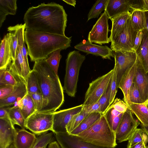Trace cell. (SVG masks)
<instances>
[{"instance_id":"obj_59","label":"cell","mask_w":148,"mask_h":148,"mask_svg":"<svg viewBox=\"0 0 148 148\" xmlns=\"http://www.w3.org/2000/svg\"></svg>"},{"instance_id":"obj_9","label":"cell","mask_w":148,"mask_h":148,"mask_svg":"<svg viewBox=\"0 0 148 148\" xmlns=\"http://www.w3.org/2000/svg\"><path fill=\"white\" fill-rule=\"evenodd\" d=\"M137 32L133 29L129 18L123 30L111 42L110 48L113 51H134V42Z\"/></svg>"},{"instance_id":"obj_54","label":"cell","mask_w":148,"mask_h":148,"mask_svg":"<svg viewBox=\"0 0 148 148\" xmlns=\"http://www.w3.org/2000/svg\"><path fill=\"white\" fill-rule=\"evenodd\" d=\"M8 148H15L13 144H11Z\"/></svg>"},{"instance_id":"obj_53","label":"cell","mask_w":148,"mask_h":148,"mask_svg":"<svg viewBox=\"0 0 148 148\" xmlns=\"http://www.w3.org/2000/svg\"><path fill=\"white\" fill-rule=\"evenodd\" d=\"M146 21V29L148 32V11H145Z\"/></svg>"},{"instance_id":"obj_42","label":"cell","mask_w":148,"mask_h":148,"mask_svg":"<svg viewBox=\"0 0 148 148\" xmlns=\"http://www.w3.org/2000/svg\"><path fill=\"white\" fill-rule=\"evenodd\" d=\"M113 71L112 77L110 88V103L111 105L113 102L116 93L117 88L116 83V68L114 66L113 69Z\"/></svg>"},{"instance_id":"obj_46","label":"cell","mask_w":148,"mask_h":148,"mask_svg":"<svg viewBox=\"0 0 148 148\" xmlns=\"http://www.w3.org/2000/svg\"><path fill=\"white\" fill-rule=\"evenodd\" d=\"M83 108L89 113L93 112H99L101 113L99 105L97 102L90 105H83Z\"/></svg>"},{"instance_id":"obj_6","label":"cell","mask_w":148,"mask_h":148,"mask_svg":"<svg viewBox=\"0 0 148 148\" xmlns=\"http://www.w3.org/2000/svg\"><path fill=\"white\" fill-rule=\"evenodd\" d=\"M18 43L16 55L9 69L19 80L26 83L27 77L31 71L27 65L22 51V46L24 42V32L26 28L25 24H18Z\"/></svg>"},{"instance_id":"obj_58","label":"cell","mask_w":148,"mask_h":148,"mask_svg":"<svg viewBox=\"0 0 148 148\" xmlns=\"http://www.w3.org/2000/svg\"><path fill=\"white\" fill-rule=\"evenodd\" d=\"M46 148V147H43V148Z\"/></svg>"},{"instance_id":"obj_27","label":"cell","mask_w":148,"mask_h":148,"mask_svg":"<svg viewBox=\"0 0 148 148\" xmlns=\"http://www.w3.org/2000/svg\"><path fill=\"white\" fill-rule=\"evenodd\" d=\"M16 0H0V27L9 14H16L17 9Z\"/></svg>"},{"instance_id":"obj_3","label":"cell","mask_w":148,"mask_h":148,"mask_svg":"<svg viewBox=\"0 0 148 148\" xmlns=\"http://www.w3.org/2000/svg\"><path fill=\"white\" fill-rule=\"evenodd\" d=\"M24 40L31 60L46 59L53 52L66 49L71 46V37L34 31L26 29Z\"/></svg>"},{"instance_id":"obj_38","label":"cell","mask_w":148,"mask_h":148,"mask_svg":"<svg viewBox=\"0 0 148 148\" xmlns=\"http://www.w3.org/2000/svg\"><path fill=\"white\" fill-rule=\"evenodd\" d=\"M108 0H97L90 10L88 15L87 21L97 18L102 11L105 10Z\"/></svg>"},{"instance_id":"obj_39","label":"cell","mask_w":148,"mask_h":148,"mask_svg":"<svg viewBox=\"0 0 148 148\" xmlns=\"http://www.w3.org/2000/svg\"><path fill=\"white\" fill-rule=\"evenodd\" d=\"M111 80L106 90L97 101L99 105L101 113L103 114L110 105V100Z\"/></svg>"},{"instance_id":"obj_45","label":"cell","mask_w":148,"mask_h":148,"mask_svg":"<svg viewBox=\"0 0 148 148\" xmlns=\"http://www.w3.org/2000/svg\"><path fill=\"white\" fill-rule=\"evenodd\" d=\"M14 86L5 85L0 86V99H3L8 97L13 91Z\"/></svg>"},{"instance_id":"obj_14","label":"cell","mask_w":148,"mask_h":148,"mask_svg":"<svg viewBox=\"0 0 148 148\" xmlns=\"http://www.w3.org/2000/svg\"><path fill=\"white\" fill-rule=\"evenodd\" d=\"M55 138L62 148H114L98 146L82 140L77 135L67 132L55 134Z\"/></svg>"},{"instance_id":"obj_57","label":"cell","mask_w":148,"mask_h":148,"mask_svg":"<svg viewBox=\"0 0 148 148\" xmlns=\"http://www.w3.org/2000/svg\"><path fill=\"white\" fill-rule=\"evenodd\" d=\"M147 108H148V104L146 105Z\"/></svg>"},{"instance_id":"obj_22","label":"cell","mask_w":148,"mask_h":148,"mask_svg":"<svg viewBox=\"0 0 148 148\" xmlns=\"http://www.w3.org/2000/svg\"><path fill=\"white\" fill-rule=\"evenodd\" d=\"M27 93L26 83L21 80L14 86L11 94L6 98L0 99V108L11 106L23 98Z\"/></svg>"},{"instance_id":"obj_55","label":"cell","mask_w":148,"mask_h":148,"mask_svg":"<svg viewBox=\"0 0 148 148\" xmlns=\"http://www.w3.org/2000/svg\"><path fill=\"white\" fill-rule=\"evenodd\" d=\"M143 103L146 106L148 104V100L144 103Z\"/></svg>"},{"instance_id":"obj_41","label":"cell","mask_w":148,"mask_h":148,"mask_svg":"<svg viewBox=\"0 0 148 148\" xmlns=\"http://www.w3.org/2000/svg\"><path fill=\"white\" fill-rule=\"evenodd\" d=\"M129 97L132 103H143L138 88L135 83H133L129 91Z\"/></svg>"},{"instance_id":"obj_52","label":"cell","mask_w":148,"mask_h":148,"mask_svg":"<svg viewBox=\"0 0 148 148\" xmlns=\"http://www.w3.org/2000/svg\"><path fill=\"white\" fill-rule=\"evenodd\" d=\"M67 4L71 5L75 7L76 5V1L75 0H63Z\"/></svg>"},{"instance_id":"obj_4","label":"cell","mask_w":148,"mask_h":148,"mask_svg":"<svg viewBox=\"0 0 148 148\" xmlns=\"http://www.w3.org/2000/svg\"><path fill=\"white\" fill-rule=\"evenodd\" d=\"M77 135L84 141L102 147L114 148L117 145L115 132L103 114L88 128Z\"/></svg>"},{"instance_id":"obj_47","label":"cell","mask_w":148,"mask_h":148,"mask_svg":"<svg viewBox=\"0 0 148 148\" xmlns=\"http://www.w3.org/2000/svg\"><path fill=\"white\" fill-rule=\"evenodd\" d=\"M143 38V30L138 31L136 34L134 42L133 50L136 51L141 45Z\"/></svg>"},{"instance_id":"obj_50","label":"cell","mask_w":148,"mask_h":148,"mask_svg":"<svg viewBox=\"0 0 148 148\" xmlns=\"http://www.w3.org/2000/svg\"><path fill=\"white\" fill-rule=\"evenodd\" d=\"M48 148H60L56 141H53L49 144Z\"/></svg>"},{"instance_id":"obj_31","label":"cell","mask_w":148,"mask_h":148,"mask_svg":"<svg viewBox=\"0 0 148 148\" xmlns=\"http://www.w3.org/2000/svg\"><path fill=\"white\" fill-rule=\"evenodd\" d=\"M8 115L13 125H17L21 129H25L26 120L24 118L19 107L15 105L8 108Z\"/></svg>"},{"instance_id":"obj_37","label":"cell","mask_w":148,"mask_h":148,"mask_svg":"<svg viewBox=\"0 0 148 148\" xmlns=\"http://www.w3.org/2000/svg\"><path fill=\"white\" fill-rule=\"evenodd\" d=\"M128 140L127 148L142 141L147 144L148 137L141 128H137Z\"/></svg>"},{"instance_id":"obj_1","label":"cell","mask_w":148,"mask_h":148,"mask_svg":"<svg viewBox=\"0 0 148 148\" xmlns=\"http://www.w3.org/2000/svg\"><path fill=\"white\" fill-rule=\"evenodd\" d=\"M67 16L62 6L53 2L43 3L29 8L23 20L26 29L65 35Z\"/></svg>"},{"instance_id":"obj_12","label":"cell","mask_w":148,"mask_h":148,"mask_svg":"<svg viewBox=\"0 0 148 148\" xmlns=\"http://www.w3.org/2000/svg\"><path fill=\"white\" fill-rule=\"evenodd\" d=\"M83 104L53 113L52 131L54 134L65 133L66 126L75 115L82 110Z\"/></svg>"},{"instance_id":"obj_7","label":"cell","mask_w":148,"mask_h":148,"mask_svg":"<svg viewBox=\"0 0 148 148\" xmlns=\"http://www.w3.org/2000/svg\"><path fill=\"white\" fill-rule=\"evenodd\" d=\"M53 113L36 112L26 120V128L35 134L40 135L52 131Z\"/></svg>"},{"instance_id":"obj_32","label":"cell","mask_w":148,"mask_h":148,"mask_svg":"<svg viewBox=\"0 0 148 148\" xmlns=\"http://www.w3.org/2000/svg\"><path fill=\"white\" fill-rule=\"evenodd\" d=\"M18 79L9 69L0 70V86L5 85L15 86L21 81Z\"/></svg>"},{"instance_id":"obj_25","label":"cell","mask_w":148,"mask_h":148,"mask_svg":"<svg viewBox=\"0 0 148 148\" xmlns=\"http://www.w3.org/2000/svg\"><path fill=\"white\" fill-rule=\"evenodd\" d=\"M24 119H26L36 112L35 106L30 95L27 94L21 99L16 102Z\"/></svg>"},{"instance_id":"obj_17","label":"cell","mask_w":148,"mask_h":148,"mask_svg":"<svg viewBox=\"0 0 148 148\" xmlns=\"http://www.w3.org/2000/svg\"><path fill=\"white\" fill-rule=\"evenodd\" d=\"M16 130L8 119H0V148H8L13 144Z\"/></svg>"},{"instance_id":"obj_16","label":"cell","mask_w":148,"mask_h":148,"mask_svg":"<svg viewBox=\"0 0 148 148\" xmlns=\"http://www.w3.org/2000/svg\"><path fill=\"white\" fill-rule=\"evenodd\" d=\"M136 62V67L134 82L138 88L143 103L148 100V73L145 72L137 55Z\"/></svg>"},{"instance_id":"obj_36","label":"cell","mask_w":148,"mask_h":148,"mask_svg":"<svg viewBox=\"0 0 148 148\" xmlns=\"http://www.w3.org/2000/svg\"><path fill=\"white\" fill-rule=\"evenodd\" d=\"M60 49L57 50L51 53L45 59L47 63L58 76V70L60 61L62 58L60 52Z\"/></svg>"},{"instance_id":"obj_49","label":"cell","mask_w":148,"mask_h":148,"mask_svg":"<svg viewBox=\"0 0 148 148\" xmlns=\"http://www.w3.org/2000/svg\"><path fill=\"white\" fill-rule=\"evenodd\" d=\"M147 145V143L142 141L127 148H146Z\"/></svg>"},{"instance_id":"obj_40","label":"cell","mask_w":148,"mask_h":148,"mask_svg":"<svg viewBox=\"0 0 148 148\" xmlns=\"http://www.w3.org/2000/svg\"><path fill=\"white\" fill-rule=\"evenodd\" d=\"M18 25L10 26L8 28V31L10 34L11 47L13 61L15 57L18 43Z\"/></svg>"},{"instance_id":"obj_26","label":"cell","mask_w":148,"mask_h":148,"mask_svg":"<svg viewBox=\"0 0 148 148\" xmlns=\"http://www.w3.org/2000/svg\"><path fill=\"white\" fill-rule=\"evenodd\" d=\"M132 25L137 32L146 28V20L145 11L133 9L130 18Z\"/></svg>"},{"instance_id":"obj_2","label":"cell","mask_w":148,"mask_h":148,"mask_svg":"<svg viewBox=\"0 0 148 148\" xmlns=\"http://www.w3.org/2000/svg\"><path fill=\"white\" fill-rule=\"evenodd\" d=\"M33 69L37 75L43 99L42 108L39 112L54 113L64 101V89L59 76L45 59L35 62Z\"/></svg>"},{"instance_id":"obj_20","label":"cell","mask_w":148,"mask_h":148,"mask_svg":"<svg viewBox=\"0 0 148 148\" xmlns=\"http://www.w3.org/2000/svg\"><path fill=\"white\" fill-rule=\"evenodd\" d=\"M37 139L35 134L25 129H16L13 144L15 148H32Z\"/></svg>"},{"instance_id":"obj_28","label":"cell","mask_w":148,"mask_h":148,"mask_svg":"<svg viewBox=\"0 0 148 148\" xmlns=\"http://www.w3.org/2000/svg\"><path fill=\"white\" fill-rule=\"evenodd\" d=\"M103 115L99 112L90 113L69 134L73 135H77L88 128L98 120Z\"/></svg>"},{"instance_id":"obj_29","label":"cell","mask_w":148,"mask_h":148,"mask_svg":"<svg viewBox=\"0 0 148 148\" xmlns=\"http://www.w3.org/2000/svg\"><path fill=\"white\" fill-rule=\"evenodd\" d=\"M129 108L141 123L148 125V108L143 103H131Z\"/></svg>"},{"instance_id":"obj_18","label":"cell","mask_w":148,"mask_h":148,"mask_svg":"<svg viewBox=\"0 0 148 148\" xmlns=\"http://www.w3.org/2000/svg\"><path fill=\"white\" fill-rule=\"evenodd\" d=\"M133 1L134 0H108L105 11L111 20L119 14L132 11Z\"/></svg>"},{"instance_id":"obj_34","label":"cell","mask_w":148,"mask_h":148,"mask_svg":"<svg viewBox=\"0 0 148 148\" xmlns=\"http://www.w3.org/2000/svg\"><path fill=\"white\" fill-rule=\"evenodd\" d=\"M90 114L86 112L82 108V111L74 115L66 125V129L67 132L70 134Z\"/></svg>"},{"instance_id":"obj_35","label":"cell","mask_w":148,"mask_h":148,"mask_svg":"<svg viewBox=\"0 0 148 148\" xmlns=\"http://www.w3.org/2000/svg\"><path fill=\"white\" fill-rule=\"evenodd\" d=\"M55 134L53 132H45L39 135L32 148L46 147L50 143L54 141Z\"/></svg>"},{"instance_id":"obj_51","label":"cell","mask_w":148,"mask_h":148,"mask_svg":"<svg viewBox=\"0 0 148 148\" xmlns=\"http://www.w3.org/2000/svg\"><path fill=\"white\" fill-rule=\"evenodd\" d=\"M140 126L141 128L143 130L148 137V125H144L141 123Z\"/></svg>"},{"instance_id":"obj_21","label":"cell","mask_w":148,"mask_h":148,"mask_svg":"<svg viewBox=\"0 0 148 148\" xmlns=\"http://www.w3.org/2000/svg\"><path fill=\"white\" fill-rule=\"evenodd\" d=\"M12 60L10 33L3 37L1 43L0 48V70L8 69Z\"/></svg>"},{"instance_id":"obj_43","label":"cell","mask_w":148,"mask_h":148,"mask_svg":"<svg viewBox=\"0 0 148 148\" xmlns=\"http://www.w3.org/2000/svg\"><path fill=\"white\" fill-rule=\"evenodd\" d=\"M29 94L33 101L36 112H39L42 108L43 103V97L41 93L36 92Z\"/></svg>"},{"instance_id":"obj_5","label":"cell","mask_w":148,"mask_h":148,"mask_svg":"<svg viewBox=\"0 0 148 148\" xmlns=\"http://www.w3.org/2000/svg\"><path fill=\"white\" fill-rule=\"evenodd\" d=\"M85 58V56L81 54L79 51H71L67 55L64 89L71 97L75 96L79 71Z\"/></svg>"},{"instance_id":"obj_44","label":"cell","mask_w":148,"mask_h":148,"mask_svg":"<svg viewBox=\"0 0 148 148\" xmlns=\"http://www.w3.org/2000/svg\"><path fill=\"white\" fill-rule=\"evenodd\" d=\"M115 110L121 113H124L127 110L128 107L124 101L118 98L114 99L111 105Z\"/></svg>"},{"instance_id":"obj_19","label":"cell","mask_w":148,"mask_h":148,"mask_svg":"<svg viewBox=\"0 0 148 148\" xmlns=\"http://www.w3.org/2000/svg\"><path fill=\"white\" fill-rule=\"evenodd\" d=\"M136 67V61L133 65L129 68L122 76L118 86L123 95V100L128 107L131 104L129 97L130 89L134 82Z\"/></svg>"},{"instance_id":"obj_8","label":"cell","mask_w":148,"mask_h":148,"mask_svg":"<svg viewBox=\"0 0 148 148\" xmlns=\"http://www.w3.org/2000/svg\"><path fill=\"white\" fill-rule=\"evenodd\" d=\"M113 71L112 69L90 83L85 94L83 105H90L98 101L106 90L111 79Z\"/></svg>"},{"instance_id":"obj_11","label":"cell","mask_w":148,"mask_h":148,"mask_svg":"<svg viewBox=\"0 0 148 148\" xmlns=\"http://www.w3.org/2000/svg\"><path fill=\"white\" fill-rule=\"evenodd\" d=\"M109 17L105 11L102 14L93 26L88 36V40L90 42L102 45L103 44L110 42L108 35L109 31L108 20Z\"/></svg>"},{"instance_id":"obj_13","label":"cell","mask_w":148,"mask_h":148,"mask_svg":"<svg viewBox=\"0 0 148 148\" xmlns=\"http://www.w3.org/2000/svg\"><path fill=\"white\" fill-rule=\"evenodd\" d=\"M115 66L116 71L117 88L121 78L126 70L135 62L136 55L134 51H113Z\"/></svg>"},{"instance_id":"obj_15","label":"cell","mask_w":148,"mask_h":148,"mask_svg":"<svg viewBox=\"0 0 148 148\" xmlns=\"http://www.w3.org/2000/svg\"><path fill=\"white\" fill-rule=\"evenodd\" d=\"M74 48L87 54L100 56L103 59L111 60V57H114L113 51L108 46L93 44L88 40H84L75 45Z\"/></svg>"},{"instance_id":"obj_30","label":"cell","mask_w":148,"mask_h":148,"mask_svg":"<svg viewBox=\"0 0 148 148\" xmlns=\"http://www.w3.org/2000/svg\"><path fill=\"white\" fill-rule=\"evenodd\" d=\"M123 114L115 110L110 105L103 114L109 126L115 132Z\"/></svg>"},{"instance_id":"obj_33","label":"cell","mask_w":148,"mask_h":148,"mask_svg":"<svg viewBox=\"0 0 148 148\" xmlns=\"http://www.w3.org/2000/svg\"><path fill=\"white\" fill-rule=\"evenodd\" d=\"M27 93H41L37 75L33 69L29 74L26 82Z\"/></svg>"},{"instance_id":"obj_56","label":"cell","mask_w":148,"mask_h":148,"mask_svg":"<svg viewBox=\"0 0 148 148\" xmlns=\"http://www.w3.org/2000/svg\"><path fill=\"white\" fill-rule=\"evenodd\" d=\"M146 148H148V145H147Z\"/></svg>"},{"instance_id":"obj_24","label":"cell","mask_w":148,"mask_h":148,"mask_svg":"<svg viewBox=\"0 0 148 148\" xmlns=\"http://www.w3.org/2000/svg\"><path fill=\"white\" fill-rule=\"evenodd\" d=\"M143 32L141 43L135 52L145 72L148 73V32L146 28Z\"/></svg>"},{"instance_id":"obj_10","label":"cell","mask_w":148,"mask_h":148,"mask_svg":"<svg viewBox=\"0 0 148 148\" xmlns=\"http://www.w3.org/2000/svg\"><path fill=\"white\" fill-rule=\"evenodd\" d=\"M128 108L123 113L116 132V141L118 143L128 140L140 124L135 119Z\"/></svg>"},{"instance_id":"obj_23","label":"cell","mask_w":148,"mask_h":148,"mask_svg":"<svg viewBox=\"0 0 148 148\" xmlns=\"http://www.w3.org/2000/svg\"><path fill=\"white\" fill-rule=\"evenodd\" d=\"M131 14L130 11L125 12L116 16L111 20L112 26L109 37L111 42L123 30Z\"/></svg>"},{"instance_id":"obj_48","label":"cell","mask_w":148,"mask_h":148,"mask_svg":"<svg viewBox=\"0 0 148 148\" xmlns=\"http://www.w3.org/2000/svg\"><path fill=\"white\" fill-rule=\"evenodd\" d=\"M8 108H0V119H10L8 115Z\"/></svg>"}]
</instances>
